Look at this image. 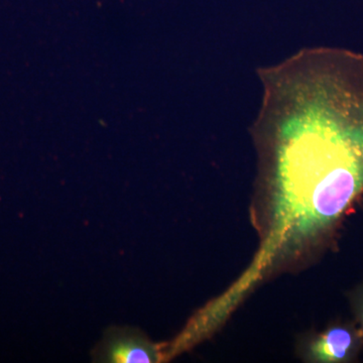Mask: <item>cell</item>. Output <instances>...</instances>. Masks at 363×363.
I'll return each instance as SVG.
<instances>
[{
  "label": "cell",
  "instance_id": "cell-1",
  "mask_svg": "<svg viewBox=\"0 0 363 363\" xmlns=\"http://www.w3.org/2000/svg\"><path fill=\"white\" fill-rule=\"evenodd\" d=\"M259 73L262 267L321 240L363 194V55L310 48Z\"/></svg>",
  "mask_w": 363,
  "mask_h": 363
},
{
  "label": "cell",
  "instance_id": "cell-2",
  "mask_svg": "<svg viewBox=\"0 0 363 363\" xmlns=\"http://www.w3.org/2000/svg\"><path fill=\"white\" fill-rule=\"evenodd\" d=\"M92 357L93 362L102 363H157L166 358V351L138 329L111 327L93 350Z\"/></svg>",
  "mask_w": 363,
  "mask_h": 363
},
{
  "label": "cell",
  "instance_id": "cell-3",
  "mask_svg": "<svg viewBox=\"0 0 363 363\" xmlns=\"http://www.w3.org/2000/svg\"><path fill=\"white\" fill-rule=\"evenodd\" d=\"M363 335L357 324L338 323L308 336L300 346L301 357L313 363H348L357 359Z\"/></svg>",
  "mask_w": 363,
  "mask_h": 363
},
{
  "label": "cell",
  "instance_id": "cell-4",
  "mask_svg": "<svg viewBox=\"0 0 363 363\" xmlns=\"http://www.w3.org/2000/svg\"><path fill=\"white\" fill-rule=\"evenodd\" d=\"M351 306L357 327L363 335V284L351 295Z\"/></svg>",
  "mask_w": 363,
  "mask_h": 363
}]
</instances>
